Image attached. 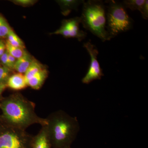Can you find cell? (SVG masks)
Returning a JSON list of instances; mask_svg holds the SVG:
<instances>
[{
  "label": "cell",
  "mask_w": 148,
  "mask_h": 148,
  "mask_svg": "<svg viewBox=\"0 0 148 148\" xmlns=\"http://www.w3.org/2000/svg\"><path fill=\"white\" fill-rule=\"evenodd\" d=\"M12 70L4 67L0 66V83L7 85L8 81L11 75Z\"/></svg>",
  "instance_id": "18"
},
{
  "label": "cell",
  "mask_w": 148,
  "mask_h": 148,
  "mask_svg": "<svg viewBox=\"0 0 148 148\" xmlns=\"http://www.w3.org/2000/svg\"><path fill=\"white\" fill-rule=\"evenodd\" d=\"M35 108V103L19 92L13 93L0 102L5 123L24 130L32 125H47L46 119L38 116Z\"/></svg>",
  "instance_id": "1"
},
{
  "label": "cell",
  "mask_w": 148,
  "mask_h": 148,
  "mask_svg": "<svg viewBox=\"0 0 148 148\" xmlns=\"http://www.w3.org/2000/svg\"><path fill=\"white\" fill-rule=\"evenodd\" d=\"M80 17H77L64 20L61 27L53 34L61 35L66 38H76L79 41L85 38L87 34L79 29Z\"/></svg>",
  "instance_id": "7"
},
{
  "label": "cell",
  "mask_w": 148,
  "mask_h": 148,
  "mask_svg": "<svg viewBox=\"0 0 148 148\" xmlns=\"http://www.w3.org/2000/svg\"><path fill=\"white\" fill-rule=\"evenodd\" d=\"M5 45L6 50L9 54L12 56L16 59L21 58L26 52L24 49L13 46L10 44L7 41L5 43Z\"/></svg>",
  "instance_id": "16"
},
{
  "label": "cell",
  "mask_w": 148,
  "mask_h": 148,
  "mask_svg": "<svg viewBox=\"0 0 148 148\" xmlns=\"http://www.w3.org/2000/svg\"><path fill=\"white\" fill-rule=\"evenodd\" d=\"M83 47L87 51L90 57V66L88 71L82 82L84 84H88L95 80H100L104 75L98 60L99 52L97 48L90 41L84 44Z\"/></svg>",
  "instance_id": "6"
},
{
  "label": "cell",
  "mask_w": 148,
  "mask_h": 148,
  "mask_svg": "<svg viewBox=\"0 0 148 148\" xmlns=\"http://www.w3.org/2000/svg\"><path fill=\"white\" fill-rule=\"evenodd\" d=\"M7 42L11 45L15 47L25 48V45L21 39L14 33L13 30L11 29L8 34Z\"/></svg>",
  "instance_id": "15"
},
{
  "label": "cell",
  "mask_w": 148,
  "mask_h": 148,
  "mask_svg": "<svg viewBox=\"0 0 148 148\" xmlns=\"http://www.w3.org/2000/svg\"><path fill=\"white\" fill-rule=\"evenodd\" d=\"M6 51L5 44L2 40H0V58Z\"/></svg>",
  "instance_id": "23"
},
{
  "label": "cell",
  "mask_w": 148,
  "mask_h": 148,
  "mask_svg": "<svg viewBox=\"0 0 148 148\" xmlns=\"http://www.w3.org/2000/svg\"><path fill=\"white\" fill-rule=\"evenodd\" d=\"M46 119L52 148L71 147L80 130L77 118L58 110L49 114Z\"/></svg>",
  "instance_id": "2"
},
{
  "label": "cell",
  "mask_w": 148,
  "mask_h": 148,
  "mask_svg": "<svg viewBox=\"0 0 148 148\" xmlns=\"http://www.w3.org/2000/svg\"><path fill=\"white\" fill-rule=\"evenodd\" d=\"M45 69L44 66L37 60L34 59L27 71L24 74L28 83V81L33 77L37 73Z\"/></svg>",
  "instance_id": "13"
},
{
  "label": "cell",
  "mask_w": 148,
  "mask_h": 148,
  "mask_svg": "<svg viewBox=\"0 0 148 148\" xmlns=\"http://www.w3.org/2000/svg\"><path fill=\"white\" fill-rule=\"evenodd\" d=\"M34 59V58L26 51L22 57L17 59L13 70L16 71L17 73H25Z\"/></svg>",
  "instance_id": "11"
},
{
  "label": "cell",
  "mask_w": 148,
  "mask_h": 148,
  "mask_svg": "<svg viewBox=\"0 0 148 148\" xmlns=\"http://www.w3.org/2000/svg\"><path fill=\"white\" fill-rule=\"evenodd\" d=\"M5 124L0 131V148H32L34 136L26 130Z\"/></svg>",
  "instance_id": "5"
},
{
  "label": "cell",
  "mask_w": 148,
  "mask_h": 148,
  "mask_svg": "<svg viewBox=\"0 0 148 148\" xmlns=\"http://www.w3.org/2000/svg\"><path fill=\"white\" fill-rule=\"evenodd\" d=\"M145 2L146 0H125L122 3L126 9L141 12Z\"/></svg>",
  "instance_id": "14"
},
{
  "label": "cell",
  "mask_w": 148,
  "mask_h": 148,
  "mask_svg": "<svg viewBox=\"0 0 148 148\" xmlns=\"http://www.w3.org/2000/svg\"><path fill=\"white\" fill-rule=\"evenodd\" d=\"M63 11V14L66 15L69 14L73 9H77L81 4H83L84 1L77 0H61L57 1Z\"/></svg>",
  "instance_id": "12"
},
{
  "label": "cell",
  "mask_w": 148,
  "mask_h": 148,
  "mask_svg": "<svg viewBox=\"0 0 148 148\" xmlns=\"http://www.w3.org/2000/svg\"><path fill=\"white\" fill-rule=\"evenodd\" d=\"M36 1H34V0H15L13 1V2L19 5L23 6H27L33 5L36 2Z\"/></svg>",
  "instance_id": "19"
},
{
  "label": "cell",
  "mask_w": 148,
  "mask_h": 148,
  "mask_svg": "<svg viewBox=\"0 0 148 148\" xmlns=\"http://www.w3.org/2000/svg\"><path fill=\"white\" fill-rule=\"evenodd\" d=\"M0 61L3 64V66L9 69L8 62V53L6 50L5 53L2 55L0 58Z\"/></svg>",
  "instance_id": "20"
},
{
  "label": "cell",
  "mask_w": 148,
  "mask_h": 148,
  "mask_svg": "<svg viewBox=\"0 0 148 148\" xmlns=\"http://www.w3.org/2000/svg\"><path fill=\"white\" fill-rule=\"evenodd\" d=\"M17 59L8 53L9 66V69L12 71L13 70L14 67Z\"/></svg>",
  "instance_id": "22"
},
{
  "label": "cell",
  "mask_w": 148,
  "mask_h": 148,
  "mask_svg": "<svg viewBox=\"0 0 148 148\" xmlns=\"http://www.w3.org/2000/svg\"><path fill=\"white\" fill-rule=\"evenodd\" d=\"M7 87V86L6 84L0 83V101H1V96L2 93Z\"/></svg>",
  "instance_id": "24"
},
{
  "label": "cell",
  "mask_w": 148,
  "mask_h": 148,
  "mask_svg": "<svg viewBox=\"0 0 148 148\" xmlns=\"http://www.w3.org/2000/svg\"><path fill=\"white\" fill-rule=\"evenodd\" d=\"M32 148H52L46 125L42 126L39 132L33 137Z\"/></svg>",
  "instance_id": "8"
},
{
  "label": "cell",
  "mask_w": 148,
  "mask_h": 148,
  "mask_svg": "<svg viewBox=\"0 0 148 148\" xmlns=\"http://www.w3.org/2000/svg\"><path fill=\"white\" fill-rule=\"evenodd\" d=\"M11 29L5 19L0 15V38H6Z\"/></svg>",
  "instance_id": "17"
},
{
  "label": "cell",
  "mask_w": 148,
  "mask_h": 148,
  "mask_svg": "<svg viewBox=\"0 0 148 148\" xmlns=\"http://www.w3.org/2000/svg\"><path fill=\"white\" fill-rule=\"evenodd\" d=\"M7 86L15 90H21L27 88L28 83L24 74L17 73L12 75L8 81Z\"/></svg>",
  "instance_id": "9"
},
{
  "label": "cell",
  "mask_w": 148,
  "mask_h": 148,
  "mask_svg": "<svg viewBox=\"0 0 148 148\" xmlns=\"http://www.w3.org/2000/svg\"><path fill=\"white\" fill-rule=\"evenodd\" d=\"M107 29L111 38L132 29L133 21L128 15L122 2L114 0L106 1Z\"/></svg>",
  "instance_id": "4"
},
{
  "label": "cell",
  "mask_w": 148,
  "mask_h": 148,
  "mask_svg": "<svg viewBox=\"0 0 148 148\" xmlns=\"http://www.w3.org/2000/svg\"><path fill=\"white\" fill-rule=\"evenodd\" d=\"M48 75V72L45 68L28 81V86H30L34 90H39L42 86Z\"/></svg>",
  "instance_id": "10"
},
{
  "label": "cell",
  "mask_w": 148,
  "mask_h": 148,
  "mask_svg": "<svg viewBox=\"0 0 148 148\" xmlns=\"http://www.w3.org/2000/svg\"><path fill=\"white\" fill-rule=\"evenodd\" d=\"M71 148V147H70V148Z\"/></svg>",
  "instance_id": "25"
},
{
  "label": "cell",
  "mask_w": 148,
  "mask_h": 148,
  "mask_svg": "<svg viewBox=\"0 0 148 148\" xmlns=\"http://www.w3.org/2000/svg\"><path fill=\"white\" fill-rule=\"evenodd\" d=\"M148 1L146 0L145 3L143 6L142 10L140 12L144 19H148Z\"/></svg>",
  "instance_id": "21"
},
{
  "label": "cell",
  "mask_w": 148,
  "mask_h": 148,
  "mask_svg": "<svg viewBox=\"0 0 148 148\" xmlns=\"http://www.w3.org/2000/svg\"><path fill=\"white\" fill-rule=\"evenodd\" d=\"M81 23L88 31L103 42L111 39L107 29L106 6L100 0H88L83 3Z\"/></svg>",
  "instance_id": "3"
}]
</instances>
